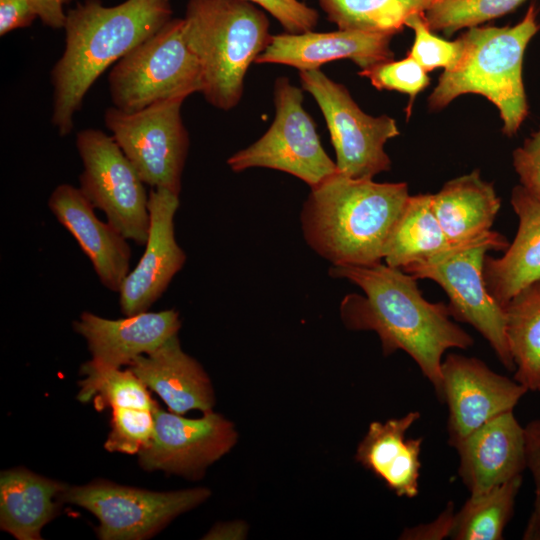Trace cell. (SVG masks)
I'll return each instance as SVG.
<instances>
[{
	"label": "cell",
	"instance_id": "obj_10",
	"mask_svg": "<svg viewBox=\"0 0 540 540\" xmlns=\"http://www.w3.org/2000/svg\"><path fill=\"white\" fill-rule=\"evenodd\" d=\"M299 79L324 116L338 171L352 178L373 179L390 170L384 146L400 133L396 121L388 115L374 117L363 112L347 88L320 69L300 71Z\"/></svg>",
	"mask_w": 540,
	"mask_h": 540
},
{
	"label": "cell",
	"instance_id": "obj_8",
	"mask_svg": "<svg viewBox=\"0 0 540 540\" xmlns=\"http://www.w3.org/2000/svg\"><path fill=\"white\" fill-rule=\"evenodd\" d=\"M83 170L79 189L127 240L145 246L150 214L144 182L111 135L84 129L76 135Z\"/></svg>",
	"mask_w": 540,
	"mask_h": 540
},
{
	"label": "cell",
	"instance_id": "obj_36",
	"mask_svg": "<svg viewBox=\"0 0 540 540\" xmlns=\"http://www.w3.org/2000/svg\"><path fill=\"white\" fill-rule=\"evenodd\" d=\"M512 164L519 185L540 201V127L513 151Z\"/></svg>",
	"mask_w": 540,
	"mask_h": 540
},
{
	"label": "cell",
	"instance_id": "obj_29",
	"mask_svg": "<svg viewBox=\"0 0 540 540\" xmlns=\"http://www.w3.org/2000/svg\"><path fill=\"white\" fill-rule=\"evenodd\" d=\"M81 372L85 375L79 382L81 389L77 395L81 402H89L95 397L99 406L110 405L112 409L130 407L154 412L158 408L148 388L130 368L121 370L90 360L82 366Z\"/></svg>",
	"mask_w": 540,
	"mask_h": 540
},
{
	"label": "cell",
	"instance_id": "obj_33",
	"mask_svg": "<svg viewBox=\"0 0 540 540\" xmlns=\"http://www.w3.org/2000/svg\"><path fill=\"white\" fill-rule=\"evenodd\" d=\"M405 26L414 32V42L408 55L427 72L437 68L447 70L456 64L461 53V44L458 39L448 41L435 35L427 25L423 13L410 15Z\"/></svg>",
	"mask_w": 540,
	"mask_h": 540
},
{
	"label": "cell",
	"instance_id": "obj_21",
	"mask_svg": "<svg viewBox=\"0 0 540 540\" xmlns=\"http://www.w3.org/2000/svg\"><path fill=\"white\" fill-rule=\"evenodd\" d=\"M128 366L171 412L183 415L191 410L213 411L211 381L198 361L182 350L177 335L154 351L136 357Z\"/></svg>",
	"mask_w": 540,
	"mask_h": 540
},
{
	"label": "cell",
	"instance_id": "obj_19",
	"mask_svg": "<svg viewBox=\"0 0 540 540\" xmlns=\"http://www.w3.org/2000/svg\"><path fill=\"white\" fill-rule=\"evenodd\" d=\"M459 475L470 496H478L526 468L525 432L513 410L504 412L467 436L456 448Z\"/></svg>",
	"mask_w": 540,
	"mask_h": 540
},
{
	"label": "cell",
	"instance_id": "obj_14",
	"mask_svg": "<svg viewBox=\"0 0 540 540\" xmlns=\"http://www.w3.org/2000/svg\"><path fill=\"white\" fill-rule=\"evenodd\" d=\"M441 369L443 401L449 409L448 442L454 448L487 421L513 410L528 392L474 357L450 353Z\"/></svg>",
	"mask_w": 540,
	"mask_h": 540
},
{
	"label": "cell",
	"instance_id": "obj_40",
	"mask_svg": "<svg viewBox=\"0 0 540 540\" xmlns=\"http://www.w3.org/2000/svg\"><path fill=\"white\" fill-rule=\"evenodd\" d=\"M248 526L244 521L218 523L212 527L203 539H245Z\"/></svg>",
	"mask_w": 540,
	"mask_h": 540
},
{
	"label": "cell",
	"instance_id": "obj_17",
	"mask_svg": "<svg viewBox=\"0 0 540 540\" xmlns=\"http://www.w3.org/2000/svg\"><path fill=\"white\" fill-rule=\"evenodd\" d=\"M48 207L89 258L103 286L119 292L130 272L127 239L111 224L99 220L81 190L70 184H60L52 191Z\"/></svg>",
	"mask_w": 540,
	"mask_h": 540
},
{
	"label": "cell",
	"instance_id": "obj_24",
	"mask_svg": "<svg viewBox=\"0 0 540 540\" xmlns=\"http://www.w3.org/2000/svg\"><path fill=\"white\" fill-rule=\"evenodd\" d=\"M66 485L23 468L0 477V526L19 540L41 539L40 531L54 516Z\"/></svg>",
	"mask_w": 540,
	"mask_h": 540
},
{
	"label": "cell",
	"instance_id": "obj_27",
	"mask_svg": "<svg viewBox=\"0 0 540 540\" xmlns=\"http://www.w3.org/2000/svg\"><path fill=\"white\" fill-rule=\"evenodd\" d=\"M433 0H318L339 29L395 35L407 18L424 13Z\"/></svg>",
	"mask_w": 540,
	"mask_h": 540
},
{
	"label": "cell",
	"instance_id": "obj_9",
	"mask_svg": "<svg viewBox=\"0 0 540 540\" xmlns=\"http://www.w3.org/2000/svg\"><path fill=\"white\" fill-rule=\"evenodd\" d=\"M184 100H164L131 113L110 107L104 115L111 136L142 181L177 195L189 150V135L181 116Z\"/></svg>",
	"mask_w": 540,
	"mask_h": 540
},
{
	"label": "cell",
	"instance_id": "obj_2",
	"mask_svg": "<svg viewBox=\"0 0 540 540\" xmlns=\"http://www.w3.org/2000/svg\"><path fill=\"white\" fill-rule=\"evenodd\" d=\"M170 0H84L66 13L65 49L51 70V122L70 134L73 117L96 79L172 18Z\"/></svg>",
	"mask_w": 540,
	"mask_h": 540
},
{
	"label": "cell",
	"instance_id": "obj_11",
	"mask_svg": "<svg viewBox=\"0 0 540 540\" xmlns=\"http://www.w3.org/2000/svg\"><path fill=\"white\" fill-rule=\"evenodd\" d=\"M209 489L197 487L153 492L97 481L66 488L63 502L81 506L99 520L102 540H139L163 528L178 515L206 501Z\"/></svg>",
	"mask_w": 540,
	"mask_h": 540
},
{
	"label": "cell",
	"instance_id": "obj_15",
	"mask_svg": "<svg viewBox=\"0 0 540 540\" xmlns=\"http://www.w3.org/2000/svg\"><path fill=\"white\" fill-rule=\"evenodd\" d=\"M179 195L162 188L149 191L150 228L145 251L119 290L125 316L148 311L182 269L186 254L175 238L174 217Z\"/></svg>",
	"mask_w": 540,
	"mask_h": 540
},
{
	"label": "cell",
	"instance_id": "obj_32",
	"mask_svg": "<svg viewBox=\"0 0 540 540\" xmlns=\"http://www.w3.org/2000/svg\"><path fill=\"white\" fill-rule=\"evenodd\" d=\"M112 410L111 431L105 442V449L110 452L139 453L153 436V412L130 407Z\"/></svg>",
	"mask_w": 540,
	"mask_h": 540
},
{
	"label": "cell",
	"instance_id": "obj_13",
	"mask_svg": "<svg viewBox=\"0 0 540 540\" xmlns=\"http://www.w3.org/2000/svg\"><path fill=\"white\" fill-rule=\"evenodd\" d=\"M153 416V436L138 453L140 465L148 471L196 477L238 441L234 423L213 411L189 419L158 407Z\"/></svg>",
	"mask_w": 540,
	"mask_h": 540
},
{
	"label": "cell",
	"instance_id": "obj_1",
	"mask_svg": "<svg viewBox=\"0 0 540 540\" xmlns=\"http://www.w3.org/2000/svg\"><path fill=\"white\" fill-rule=\"evenodd\" d=\"M333 278L346 279L363 294H349L340 305L345 326L372 330L385 355L402 350L419 366L443 401L442 357L452 348L467 349L473 338L452 321L448 305L426 300L417 279L380 262L372 266H331Z\"/></svg>",
	"mask_w": 540,
	"mask_h": 540
},
{
	"label": "cell",
	"instance_id": "obj_6",
	"mask_svg": "<svg viewBox=\"0 0 540 540\" xmlns=\"http://www.w3.org/2000/svg\"><path fill=\"white\" fill-rule=\"evenodd\" d=\"M183 28V18H171L114 64L108 76L114 107L131 113L201 93L200 66Z\"/></svg>",
	"mask_w": 540,
	"mask_h": 540
},
{
	"label": "cell",
	"instance_id": "obj_26",
	"mask_svg": "<svg viewBox=\"0 0 540 540\" xmlns=\"http://www.w3.org/2000/svg\"><path fill=\"white\" fill-rule=\"evenodd\" d=\"M505 312L514 380L528 391L540 392V280L520 290Z\"/></svg>",
	"mask_w": 540,
	"mask_h": 540
},
{
	"label": "cell",
	"instance_id": "obj_39",
	"mask_svg": "<svg viewBox=\"0 0 540 540\" xmlns=\"http://www.w3.org/2000/svg\"><path fill=\"white\" fill-rule=\"evenodd\" d=\"M42 23L52 29L64 28L65 5L72 0H29Z\"/></svg>",
	"mask_w": 540,
	"mask_h": 540
},
{
	"label": "cell",
	"instance_id": "obj_25",
	"mask_svg": "<svg viewBox=\"0 0 540 540\" xmlns=\"http://www.w3.org/2000/svg\"><path fill=\"white\" fill-rule=\"evenodd\" d=\"M431 206L447 236L463 242L491 230L501 201L493 184L474 170L446 182L431 194Z\"/></svg>",
	"mask_w": 540,
	"mask_h": 540
},
{
	"label": "cell",
	"instance_id": "obj_3",
	"mask_svg": "<svg viewBox=\"0 0 540 540\" xmlns=\"http://www.w3.org/2000/svg\"><path fill=\"white\" fill-rule=\"evenodd\" d=\"M407 183H377L340 171L311 191L301 211L307 244L333 266H372L384 259L408 198Z\"/></svg>",
	"mask_w": 540,
	"mask_h": 540
},
{
	"label": "cell",
	"instance_id": "obj_35",
	"mask_svg": "<svg viewBox=\"0 0 540 540\" xmlns=\"http://www.w3.org/2000/svg\"><path fill=\"white\" fill-rule=\"evenodd\" d=\"M526 467L535 484V500L523 533L524 540H540V419L524 427Z\"/></svg>",
	"mask_w": 540,
	"mask_h": 540
},
{
	"label": "cell",
	"instance_id": "obj_37",
	"mask_svg": "<svg viewBox=\"0 0 540 540\" xmlns=\"http://www.w3.org/2000/svg\"><path fill=\"white\" fill-rule=\"evenodd\" d=\"M38 18L29 0H0V35L30 26Z\"/></svg>",
	"mask_w": 540,
	"mask_h": 540
},
{
	"label": "cell",
	"instance_id": "obj_22",
	"mask_svg": "<svg viewBox=\"0 0 540 540\" xmlns=\"http://www.w3.org/2000/svg\"><path fill=\"white\" fill-rule=\"evenodd\" d=\"M510 203L518 218L514 240L503 256L486 255L483 265L487 290L504 308L520 290L540 280V201L517 185Z\"/></svg>",
	"mask_w": 540,
	"mask_h": 540
},
{
	"label": "cell",
	"instance_id": "obj_7",
	"mask_svg": "<svg viewBox=\"0 0 540 540\" xmlns=\"http://www.w3.org/2000/svg\"><path fill=\"white\" fill-rule=\"evenodd\" d=\"M274 104L275 118L266 133L233 154L227 164L234 172L254 167L282 171L314 187L338 169L323 149L315 123L303 107V91L287 77H278Z\"/></svg>",
	"mask_w": 540,
	"mask_h": 540
},
{
	"label": "cell",
	"instance_id": "obj_23",
	"mask_svg": "<svg viewBox=\"0 0 540 540\" xmlns=\"http://www.w3.org/2000/svg\"><path fill=\"white\" fill-rule=\"evenodd\" d=\"M420 417L412 411L386 422L374 421L357 447L355 458L399 497L418 495L422 438H406Z\"/></svg>",
	"mask_w": 540,
	"mask_h": 540
},
{
	"label": "cell",
	"instance_id": "obj_4",
	"mask_svg": "<svg viewBox=\"0 0 540 540\" xmlns=\"http://www.w3.org/2000/svg\"><path fill=\"white\" fill-rule=\"evenodd\" d=\"M538 15V5L533 1L513 26L468 28L457 38L461 44L458 61L444 70L428 97L430 110H441L463 94L482 95L498 109L503 134L516 135L529 115L523 58L540 30Z\"/></svg>",
	"mask_w": 540,
	"mask_h": 540
},
{
	"label": "cell",
	"instance_id": "obj_20",
	"mask_svg": "<svg viewBox=\"0 0 540 540\" xmlns=\"http://www.w3.org/2000/svg\"><path fill=\"white\" fill-rule=\"evenodd\" d=\"M482 245L505 251L509 242L504 235L492 230L469 241H454L434 214L431 194L410 195L387 240L383 261L403 270L414 263Z\"/></svg>",
	"mask_w": 540,
	"mask_h": 540
},
{
	"label": "cell",
	"instance_id": "obj_30",
	"mask_svg": "<svg viewBox=\"0 0 540 540\" xmlns=\"http://www.w3.org/2000/svg\"><path fill=\"white\" fill-rule=\"evenodd\" d=\"M527 0H433L423 13L433 32L451 36L515 11Z\"/></svg>",
	"mask_w": 540,
	"mask_h": 540
},
{
	"label": "cell",
	"instance_id": "obj_16",
	"mask_svg": "<svg viewBox=\"0 0 540 540\" xmlns=\"http://www.w3.org/2000/svg\"><path fill=\"white\" fill-rule=\"evenodd\" d=\"M392 37L346 29L277 34L271 36L267 48L255 62L283 64L306 71L319 69L331 61L349 59L362 70L394 59L390 47Z\"/></svg>",
	"mask_w": 540,
	"mask_h": 540
},
{
	"label": "cell",
	"instance_id": "obj_12",
	"mask_svg": "<svg viewBox=\"0 0 540 540\" xmlns=\"http://www.w3.org/2000/svg\"><path fill=\"white\" fill-rule=\"evenodd\" d=\"M490 250L485 245L460 249L411 264L403 271L441 286L449 298L451 317L473 326L500 362L508 370H515L506 337L505 308L489 293L483 277L484 260Z\"/></svg>",
	"mask_w": 540,
	"mask_h": 540
},
{
	"label": "cell",
	"instance_id": "obj_18",
	"mask_svg": "<svg viewBox=\"0 0 540 540\" xmlns=\"http://www.w3.org/2000/svg\"><path fill=\"white\" fill-rule=\"evenodd\" d=\"M181 327L174 309L141 312L122 319H107L84 311L73 322L74 330L87 342L91 361L120 368L148 354L177 335Z\"/></svg>",
	"mask_w": 540,
	"mask_h": 540
},
{
	"label": "cell",
	"instance_id": "obj_38",
	"mask_svg": "<svg viewBox=\"0 0 540 540\" xmlns=\"http://www.w3.org/2000/svg\"><path fill=\"white\" fill-rule=\"evenodd\" d=\"M453 506L450 504L446 510L432 523L406 529L401 538L404 539H442L450 537L453 521Z\"/></svg>",
	"mask_w": 540,
	"mask_h": 540
},
{
	"label": "cell",
	"instance_id": "obj_28",
	"mask_svg": "<svg viewBox=\"0 0 540 540\" xmlns=\"http://www.w3.org/2000/svg\"><path fill=\"white\" fill-rule=\"evenodd\" d=\"M522 475L478 496H470L455 513L450 538L455 540H502L512 517Z\"/></svg>",
	"mask_w": 540,
	"mask_h": 540
},
{
	"label": "cell",
	"instance_id": "obj_5",
	"mask_svg": "<svg viewBox=\"0 0 540 540\" xmlns=\"http://www.w3.org/2000/svg\"><path fill=\"white\" fill-rule=\"evenodd\" d=\"M183 21L201 70V94L218 109L234 108L249 66L270 42L266 14L246 0H189Z\"/></svg>",
	"mask_w": 540,
	"mask_h": 540
},
{
	"label": "cell",
	"instance_id": "obj_31",
	"mask_svg": "<svg viewBox=\"0 0 540 540\" xmlns=\"http://www.w3.org/2000/svg\"><path fill=\"white\" fill-rule=\"evenodd\" d=\"M428 72L411 56L401 60H389L359 71L378 90L397 91L409 96L407 117L417 95L430 83Z\"/></svg>",
	"mask_w": 540,
	"mask_h": 540
},
{
	"label": "cell",
	"instance_id": "obj_34",
	"mask_svg": "<svg viewBox=\"0 0 540 540\" xmlns=\"http://www.w3.org/2000/svg\"><path fill=\"white\" fill-rule=\"evenodd\" d=\"M257 4L270 13L287 33L299 34L311 31L318 23L316 9L299 0H246Z\"/></svg>",
	"mask_w": 540,
	"mask_h": 540
}]
</instances>
